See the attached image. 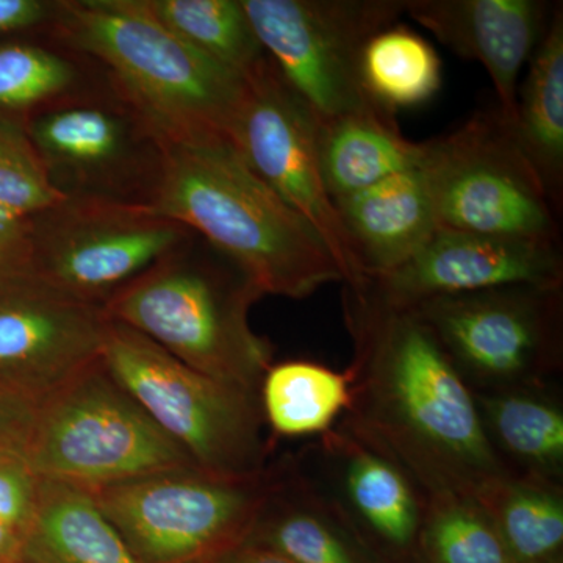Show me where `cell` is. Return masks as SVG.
I'll use <instances>...</instances> for the list:
<instances>
[{"instance_id":"obj_1","label":"cell","mask_w":563,"mask_h":563,"mask_svg":"<svg viewBox=\"0 0 563 563\" xmlns=\"http://www.w3.org/2000/svg\"><path fill=\"white\" fill-rule=\"evenodd\" d=\"M344 295L355 350L352 435L413 476L431 501H476L509 473L465 377L413 310L387 309L363 291Z\"/></svg>"},{"instance_id":"obj_2","label":"cell","mask_w":563,"mask_h":563,"mask_svg":"<svg viewBox=\"0 0 563 563\" xmlns=\"http://www.w3.org/2000/svg\"><path fill=\"white\" fill-rule=\"evenodd\" d=\"M155 146L157 172L144 202L231 258L263 295L303 299L343 282L321 236L252 172L231 141Z\"/></svg>"},{"instance_id":"obj_3","label":"cell","mask_w":563,"mask_h":563,"mask_svg":"<svg viewBox=\"0 0 563 563\" xmlns=\"http://www.w3.org/2000/svg\"><path fill=\"white\" fill-rule=\"evenodd\" d=\"M51 20L102 63L155 144L229 140L246 79L185 43L146 0H63Z\"/></svg>"},{"instance_id":"obj_4","label":"cell","mask_w":563,"mask_h":563,"mask_svg":"<svg viewBox=\"0 0 563 563\" xmlns=\"http://www.w3.org/2000/svg\"><path fill=\"white\" fill-rule=\"evenodd\" d=\"M263 292L198 235L141 273L103 312L207 376L258 393L273 344L251 328Z\"/></svg>"},{"instance_id":"obj_5","label":"cell","mask_w":563,"mask_h":563,"mask_svg":"<svg viewBox=\"0 0 563 563\" xmlns=\"http://www.w3.org/2000/svg\"><path fill=\"white\" fill-rule=\"evenodd\" d=\"M101 361L198 468L233 479L265 474V420L258 393L185 365L110 318Z\"/></svg>"},{"instance_id":"obj_6","label":"cell","mask_w":563,"mask_h":563,"mask_svg":"<svg viewBox=\"0 0 563 563\" xmlns=\"http://www.w3.org/2000/svg\"><path fill=\"white\" fill-rule=\"evenodd\" d=\"M24 453L40 479L90 490L196 466L101 357L41 399Z\"/></svg>"},{"instance_id":"obj_7","label":"cell","mask_w":563,"mask_h":563,"mask_svg":"<svg viewBox=\"0 0 563 563\" xmlns=\"http://www.w3.org/2000/svg\"><path fill=\"white\" fill-rule=\"evenodd\" d=\"M274 488L185 466L88 490L140 563H211L250 537Z\"/></svg>"},{"instance_id":"obj_8","label":"cell","mask_w":563,"mask_h":563,"mask_svg":"<svg viewBox=\"0 0 563 563\" xmlns=\"http://www.w3.org/2000/svg\"><path fill=\"white\" fill-rule=\"evenodd\" d=\"M424 166L439 229L561 242V211L498 107L429 141Z\"/></svg>"},{"instance_id":"obj_9","label":"cell","mask_w":563,"mask_h":563,"mask_svg":"<svg viewBox=\"0 0 563 563\" xmlns=\"http://www.w3.org/2000/svg\"><path fill=\"white\" fill-rule=\"evenodd\" d=\"M242 2L263 51L318 121L385 109L363 85V51L398 24L407 0Z\"/></svg>"},{"instance_id":"obj_10","label":"cell","mask_w":563,"mask_h":563,"mask_svg":"<svg viewBox=\"0 0 563 563\" xmlns=\"http://www.w3.org/2000/svg\"><path fill=\"white\" fill-rule=\"evenodd\" d=\"M192 235L144 201L69 195L33 218L31 273L103 309L111 296Z\"/></svg>"},{"instance_id":"obj_11","label":"cell","mask_w":563,"mask_h":563,"mask_svg":"<svg viewBox=\"0 0 563 563\" xmlns=\"http://www.w3.org/2000/svg\"><path fill=\"white\" fill-rule=\"evenodd\" d=\"M244 79L229 141L252 172L321 236L347 290H362L365 276L322 179L317 117L268 55Z\"/></svg>"},{"instance_id":"obj_12","label":"cell","mask_w":563,"mask_h":563,"mask_svg":"<svg viewBox=\"0 0 563 563\" xmlns=\"http://www.w3.org/2000/svg\"><path fill=\"white\" fill-rule=\"evenodd\" d=\"M561 288L444 296L415 307L455 368L492 391L531 388L561 358Z\"/></svg>"},{"instance_id":"obj_13","label":"cell","mask_w":563,"mask_h":563,"mask_svg":"<svg viewBox=\"0 0 563 563\" xmlns=\"http://www.w3.org/2000/svg\"><path fill=\"white\" fill-rule=\"evenodd\" d=\"M109 317L32 273L0 279V385L40 402L101 357Z\"/></svg>"},{"instance_id":"obj_14","label":"cell","mask_w":563,"mask_h":563,"mask_svg":"<svg viewBox=\"0 0 563 563\" xmlns=\"http://www.w3.org/2000/svg\"><path fill=\"white\" fill-rule=\"evenodd\" d=\"M561 244L439 229L409 261L366 280L361 291L387 309L412 310L431 299L493 288H562Z\"/></svg>"},{"instance_id":"obj_15","label":"cell","mask_w":563,"mask_h":563,"mask_svg":"<svg viewBox=\"0 0 563 563\" xmlns=\"http://www.w3.org/2000/svg\"><path fill=\"white\" fill-rule=\"evenodd\" d=\"M553 7L542 0H407L406 14L465 60L483 65L512 124L521 73Z\"/></svg>"},{"instance_id":"obj_16","label":"cell","mask_w":563,"mask_h":563,"mask_svg":"<svg viewBox=\"0 0 563 563\" xmlns=\"http://www.w3.org/2000/svg\"><path fill=\"white\" fill-rule=\"evenodd\" d=\"M333 206L365 282L398 268L439 231L424 163L333 199Z\"/></svg>"},{"instance_id":"obj_17","label":"cell","mask_w":563,"mask_h":563,"mask_svg":"<svg viewBox=\"0 0 563 563\" xmlns=\"http://www.w3.org/2000/svg\"><path fill=\"white\" fill-rule=\"evenodd\" d=\"M52 180L91 190L113 187L135 158L139 133L117 110L92 103L57 107L27 128Z\"/></svg>"},{"instance_id":"obj_18","label":"cell","mask_w":563,"mask_h":563,"mask_svg":"<svg viewBox=\"0 0 563 563\" xmlns=\"http://www.w3.org/2000/svg\"><path fill=\"white\" fill-rule=\"evenodd\" d=\"M318 151L333 201L422 165L429 141L406 139L395 111L377 109L318 121Z\"/></svg>"},{"instance_id":"obj_19","label":"cell","mask_w":563,"mask_h":563,"mask_svg":"<svg viewBox=\"0 0 563 563\" xmlns=\"http://www.w3.org/2000/svg\"><path fill=\"white\" fill-rule=\"evenodd\" d=\"M22 563H140L88 488L40 479Z\"/></svg>"},{"instance_id":"obj_20","label":"cell","mask_w":563,"mask_h":563,"mask_svg":"<svg viewBox=\"0 0 563 563\" xmlns=\"http://www.w3.org/2000/svg\"><path fill=\"white\" fill-rule=\"evenodd\" d=\"M515 139L542 180L555 209L563 206V7L550 22L520 81Z\"/></svg>"},{"instance_id":"obj_21","label":"cell","mask_w":563,"mask_h":563,"mask_svg":"<svg viewBox=\"0 0 563 563\" xmlns=\"http://www.w3.org/2000/svg\"><path fill=\"white\" fill-rule=\"evenodd\" d=\"M476 503L492 518L515 563H563V501L547 481L507 474L485 487Z\"/></svg>"},{"instance_id":"obj_22","label":"cell","mask_w":563,"mask_h":563,"mask_svg":"<svg viewBox=\"0 0 563 563\" xmlns=\"http://www.w3.org/2000/svg\"><path fill=\"white\" fill-rule=\"evenodd\" d=\"M493 448H501L532 473L548 481L563 465V412L532 388H512L476 396Z\"/></svg>"},{"instance_id":"obj_23","label":"cell","mask_w":563,"mask_h":563,"mask_svg":"<svg viewBox=\"0 0 563 563\" xmlns=\"http://www.w3.org/2000/svg\"><path fill=\"white\" fill-rule=\"evenodd\" d=\"M263 420L282 437L329 431L350 409L351 374L312 362L272 365L258 388Z\"/></svg>"},{"instance_id":"obj_24","label":"cell","mask_w":563,"mask_h":563,"mask_svg":"<svg viewBox=\"0 0 563 563\" xmlns=\"http://www.w3.org/2000/svg\"><path fill=\"white\" fill-rule=\"evenodd\" d=\"M346 495L352 509L377 537L409 548L421 531V510L407 474L390 459L357 440L350 442Z\"/></svg>"},{"instance_id":"obj_25","label":"cell","mask_w":563,"mask_h":563,"mask_svg":"<svg viewBox=\"0 0 563 563\" xmlns=\"http://www.w3.org/2000/svg\"><path fill=\"white\" fill-rule=\"evenodd\" d=\"M162 24L211 60L246 77L266 58L242 0H146Z\"/></svg>"},{"instance_id":"obj_26","label":"cell","mask_w":563,"mask_h":563,"mask_svg":"<svg viewBox=\"0 0 563 563\" xmlns=\"http://www.w3.org/2000/svg\"><path fill=\"white\" fill-rule=\"evenodd\" d=\"M363 85L385 109H412L442 87V62L431 43L402 24L374 35L362 58Z\"/></svg>"},{"instance_id":"obj_27","label":"cell","mask_w":563,"mask_h":563,"mask_svg":"<svg viewBox=\"0 0 563 563\" xmlns=\"http://www.w3.org/2000/svg\"><path fill=\"white\" fill-rule=\"evenodd\" d=\"M420 542L429 563H515L492 518L474 499H432Z\"/></svg>"},{"instance_id":"obj_28","label":"cell","mask_w":563,"mask_h":563,"mask_svg":"<svg viewBox=\"0 0 563 563\" xmlns=\"http://www.w3.org/2000/svg\"><path fill=\"white\" fill-rule=\"evenodd\" d=\"M277 485L247 537L291 563H358L332 525L317 510L277 499Z\"/></svg>"},{"instance_id":"obj_29","label":"cell","mask_w":563,"mask_h":563,"mask_svg":"<svg viewBox=\"0 0 563 563\" xmlns=\"http://www.w3.org/2000/svg\"><path fill=\"white\" fill-rule=\"evenodd\" d=\"M68 196L52 180L27 129L0 113V209L33 220Z\"/></svg>"},{"instance_id":"obj_30","label":"cell","mask_w":563,"mask_h":563,"mask_svg":"<svg viewBox=\"0 0 563 563\" xmlns=\"http://www.w3.org/2000/svg\"><path fill=\"white\" fill-rule=\"evenodd\" d=\"M68 60L31 44H0V109H29L54 101L73 87Z\"/></svg>"},{"instance_id":"obj_31","label":"cell","mask_w":563,"mask_h":563,"mask_svg":"<svg viewBox=\"0 0 563 563\" xmlns=\"http://www.w3.org/2000/svg\"><path fill=\"white\" fill-rule=\"evenodd\" d=\"M40 477L24 450L0 453V563H21L31 529Z\"/></svg>"},{"instance_id":"obj_32","label":"cell","mask_w":563,"mask_h":563,"mask_svg":"<svg viewBox=\"0 0 563 563\" xmlns=\"http://www.w3.org/2000/svg\"><path fill=\"white\" fill-rule=\"evenodd\" d=\"M33 220L0 209V279L31 273Z\"/></svg>"},{"instance_id":"obj_33","label":"cell","mask_w":563,"mask_h":563,"mask_svg":"<svg viewBox=\"0 0 563 563\" xmlns=\"http://www.w3.org/2000/svg\"><path fill=\"white\" fill-rule=\"evenodd\" d=\"M38 402L0 385V453L25 450Z\"/></svg>"},{"instance_id":"obj_34","label":"cell","mask_w":563,"mask_h":563,"mask_svg":"<svg viewBox=\"0 0 563 563\" xmlns=\"http://www.w3.org/2000/svg\"><path fill=\"white\" fill-rule=\"evenodd\" d=\"M54 3L43 0H0V35L25 31L51 20Z\"/></svg>"},{"instance_id":"obj_35","label":"cell","mask_w":563,"mask_h":563,"mask_svg":"<svg viewBox=\"0 0 563 563\" xmlns=\"http://www.w3.org/2000/svg\"><path fill=\"white\" fill-rule=\"evenodd\" d=\"M211 563H291L277 554L276 551L263 547L261 543L244 540L243 543L236 544L231 550L225 551L220 558L214 559Z\"/></svg>"},{"instance_id":"obj_36","label":"cell","mask_w":563,"mask_h":563,"mask_svg":"<svg viewBox=\"0 0 563 563\" xmlns=\"http://www.w3.org/2000/svg\"><path fill=\"white\" fill-rule=\"evenodd\" d=\"M22 563V562H21Z\"/></svg>"}]
</instances>
